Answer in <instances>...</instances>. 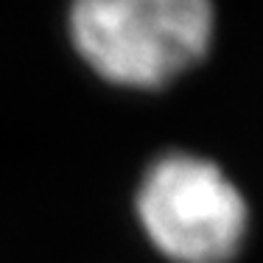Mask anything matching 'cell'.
Here are the masks:
<instances>
[{"label":"cell","mask_w":263,"mask_h":263,"mask_svg":"<svg viewBox=\"0 0 263 263\" xmlns=\"http://www.w3.org/2000/svg\"><path fill=\"white\" fill-rule=\"evenodd\" d=\"M143 235L171 263H233L249 235V204L218 162L165 152L135 191Z\"/></svg>","instance_id":"2"},{"label":"cell","mask_w":263,"mask_h":263,"mask_svg":"<svg viewBox=\"0 0 263 263\" xmlns=\"http://www.w3.org/2000/svg\"><path fill=\"white\" fill-rule=\"evenodd\" d=\"M67 34L96 76L126 90H162L210 53L213 0H70Z\"/></svg>","instance_id":"1"}]
</instances>
